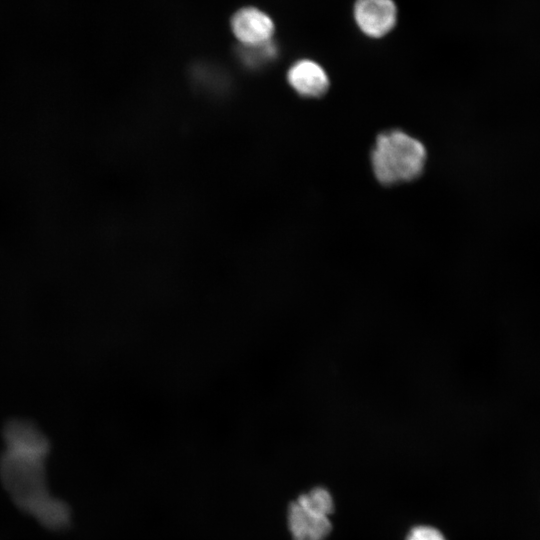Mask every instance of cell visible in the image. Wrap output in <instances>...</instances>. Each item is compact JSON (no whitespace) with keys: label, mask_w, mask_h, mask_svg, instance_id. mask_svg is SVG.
<instances>
[{"label":"cell","mask_w":540,"mask_h":540,"mask_svg":"<svg viewBox=\"0 0 540 540\" xmlns=\"http://www.w3.org/2000/svg\"><path fill=\"white\" fill-rule=\"evenodd\" d=\"M5 449L47 458L50 443L41 429L30 420L12 419L3 428Z\"/></svg>","instance_id":"277c9868"},{"label":"cell","mask_w":540,"mask_h":540,"mask_svg":"<svg viewBox=\"0 0 540 540\" xmlns=\"http://www.w3.org/2000/svg\"><path fill=\"white\" fill-rule=\"evenodd\" d=\"M425 160L424 145L401 130L380 134L371 153L373 172L385 185L417 178L423 171Z\"/></svg>","instance_id":"7a4b0ae2"},{"label":"cell","mask_w":540,"mask_h":540,"mask_svg":"<svg viewBox=\"0 0 540 540\" xmlns=\"http://www.w3.org/2000/svg\"><path fill=\"white\" fill-rule=\"evenodd\" d=\"M241 58L248 66H257L266 61L272 60L276 53L277 48L275 44L270 41L261 45L244 46L241 50Z\"/></svg>","instance_id":"9c48e42d"},{"label":"cell","mask_w":540,"mask_h":540,"mask_svg":"<svg viewBox=\"0 0 540 540\" xmlns=\"http://www.w3.org/2000/svg\"><path fill=\"white\" fill-rule=\"evenodd\" d=\"M287 519L293 540H325L331 531L328 516L311 511L296 500L288 507Z\"/></svg>","instance_id":"8992f818"},{"label":"cell","mask_w":540,"mask_h":540,"mask_svg":"<svg viewBox=\"0 0 540 540\" xmlns=\"http://www.w3.org/2000/svg\"><path fill=\"white\" fill-rule=\"evenodd\" d=\"M287 79L290 86L304 97H319L329 87L326 70L315 60L300 59L288 70Z\"/></svg>","instance_id":"52a82bcc"},{"label":"cell","mask_w":540,"mask_h":540,"mask_svg":"<svg viewBox=\"0 0 540 540\" xmlns=\"http://www.w3.org/2000/svg\"><path fill=\"white\" fill-rule=\"evenodd\" d=\"M351 13L355 27L370 39L390 35L399 22L395 0H354Z\"/></svg>","instance_id":"3957f363"},{"label":"cell","mask_w":540,"mask_h":540,"mask_svg":"<svg viewBox=\"0 0 540 540\" xmlns=\"http://www.w3.org/2000/svg\"><path fill=\"white\" fill-rule=\"evenodd\" d=\"M235 37L244 46L261 45L272 41L275 25L272 18L254 7L237 11L231 20Z\"/></svg>","instance_id":"5b68a950"},{"label":"cell","mask_w":540,"mask_h":540,"mask_svg":"<svg viewBox=\"0 0 540 540\" xmlns=\"http://www.w3.org/2000/svg\"><path fill=\"white\" fill-rule=\"evenodd\" d=\"M37 455L5 449L0 456V477L16 505L51 530L70 525L68 505L53 497L46 483L44 462Z\"/></svg>","instance_id":"6da1fadb"},{"label":"cell","mask_w":540,"mask_h":540,"mask_svg":"<svg viewBox=\"0 0 540 540\" xmlns=\"http://www.w3.org/2000/svg\"><path fill=\"white\" fill-rule=\"evenodd\" d=\"M296 501L305 508L328 517L334 508L331 494L322 487H316L300 495Z\"/></svg>","instance_id":"ba28073f"},{"label":"cell","mask_w":540,"mask_h":540,"mask_svg":"<svg viewBox=\"0 0 540 540\" xmlns=\"http://www.w3.org/2000/svg\"><path fill=\"white\" fill-rule=\"evenodd\" d=\"M406 540H446L444 535L436 528L419 525L413 527L408 535Z\"/></svg>","instance_id":"30bf717a"}]
</instances>
